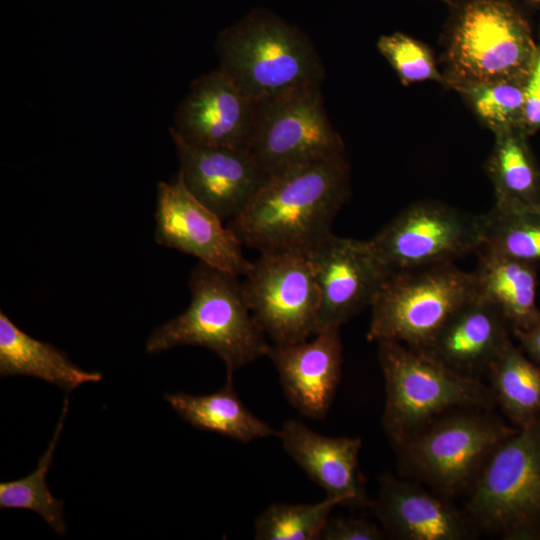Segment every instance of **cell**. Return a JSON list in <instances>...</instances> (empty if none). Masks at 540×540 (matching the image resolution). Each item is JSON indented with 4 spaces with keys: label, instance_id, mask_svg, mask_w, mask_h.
Segmentation results:
<instances>
[{
    "label": "cell",
    "instance_id": "cell-1",
    "mask_svg": "<svg viewBox=\"0 0 540 540\" xmlns=\"http://www.w3.org/2000/svg\"><path fill=\"white\" fill-rule=\"evenodd\" d=\"M350 197L345 154L268 178L227 226L243 246L259 253H307L328 237Z\"/></svg>",
    "mask_w": 540,
    "mask_h": 540
},
{
    "label": "cell",
    "instance_id": "cell-2",
    "mask_svg": "<svg viewBox=\"0 0 540 540\" xmlns=\"http://www.w3.org/2000/svg\"><path fill=\"white\" fill-rule=\"evenodd\" d=\"M215 49L219 68L253 101L321 86L325 77L307 34L265 9L224 29Z\"/></svg>",
    "mask_w": 540,
    "mask_h": 540
},
{
    "label": "cell",
    "instance_id": "cell-3",
    "mask_svg": "<svg viewBox=\"0 0 540 540\" xmlns=\"http://www.w3.org/2000/svg\"><path fill=\"white\" fill-rule=\"evenodd\" d=\"M189 288V306L151 333L145 346L148 354L201 346L218 355L231 379L238 369L267 356L271 345L247 306L237 276L200 262L190 275Z\"/></svg>",
    "mask_w": 540,
    "mask_h": 540
},
{
    "label": "cell",
    "instance_id": "cell-4",
    "mask_svg": "<svg viewBox=\"0 0 540 540\" xmlns=\"http://www.w3.org/2000/svg\"><path fill=\"white\" fill-rule=\"evenodd\" d=\"M385 381L382 426L396 449L454 409H486L495 400L477 377L461 374L423 350L395 341L378 342Z\"/></svg>",
    "mask_w": 540,
    "mask_h": 540
},
{
    "label": "cell",
    "instance_id": "cell-5",
    "mask_svg": "<svg viewBox=\"0 0 540 540\" xmlns=\"http://www.w3.org/2000/svg\"><path fill=\"white\" fill-rule=\"evenodd\" d=\"M528 27L507 0H453L447 21L444 84L468 86L530 79L534 71Z\"/></svg>",
    "mask_w": 540,
    "mask_h": 540
},
{
    "label": "cell",
    "instance_id": "cell-6",
    "mask_svg": "<svg viewBox=\"0 0 540 540\" xmlns=\"http://www.w3.org/2000/svg\"><path fill=\"white\" fill-rule=\"evenodd\" d=\"M463 512L474 529L506 540H540V418L494 451Z\"/></svg>",
    "mask_w": 540,
    "mask_h": 540
},
{
    "label": "cell",
    "instance_id": "cell-7",
    "mask_svg": "<svg viewBox=\"0 0 540 540\" xmlns=\"http://www.w3.org/2000/svg\"><path fill=\"white\" fill-rule=\"evenodd\" d=\"M518 428L478 408L444 414L396 448L400 466L439 495L468 493L494 451Z\"/></svg>",
    "mask_w": 540,
    "mask_h": 540
},
{
    "label": "cell",
    "instance_id": "cell-8",
    "mask_svg": "<svg viewBox=\"0 0 540 540\" xmlns=\"http://www.w3.org/2000/svg\"><path fill=\"white\" fill-rule=\"evenodd\" d=\"M474 297L472 272L454 263L392 273L370 306L367 339L426 350L450 317Z\"/></svg>",
    "mask_w": 540,
    "mask_h": 540
},
{
    "label": "cell",
    "instance_id": "cell-9",
    "mask_svg": "<svg viewBox=\"0 0 540 540\" xmlns=\"http://www.w3.org/2000/svg\"><path fill=\"white\" fill-rule=\"evenodd\" d=\"M254 129L248 152L270 177L345 154L332 126L321 86L254 101Z\"/></svg>",
    "mask_w": 540,
    "mask_h": 540
},
{
    "label": "cell",
    "instance_id": "cell-10",
    "mask_svg": "<svg viewBox=\"0 0 540 540\" xmlns=\"http://www.w3.org/2000/svg\"><path fill=\"white\" fill-rule=\"evenodd\" d=\"M483 229V214L438 201H421L402 210L369 242L392 274L454 263L478 253Z\"/></svg>",
    "mask_w": 540,
    "mask_h": 540
},
{
    "label": "cell",
    "instance_id": "cell-11",
    "mask_svg": "<svg viewBox=\"0 0 540 540\" xmlns=\"http://www.w3.org/2000/svg\"><path fill=\"white\" fill-rule=\"evenodd\" d=\"M243 277L247 306L273 344L297 343L316 334L320 297L305 253H260Z\"/></svg>",
    "mask_w": 540,
    "mask_h": 540
},
{
    "label": "cell",
    "instance_id": "cell-12",
    "mask_svg": "<svg viewBox=\"0 0 540 540\" xmlns=\"http://www.w3.org/2000/svg\"><path fill=\"white\" fill-rule=\"evenodd\" d=\"M319 290L317 332L341 326L371 306L391 274L369 240L331 233L306 253Z\"/></svg>",
    "mask_w": 540,
    "mask_h": 540
},
{
    "label": "cell",
    "instance_id": "cell-13",
    "mask_svg": "<svg viewBox=\"0 0 540 540\" xmlns=\"http://www.w3.org/2000/svg\"><path fill=\"white\" fill-rule=\"evenodd\" d=\"M155 221L159 245L237 277L244 276L252 264L232 230L188 191L179 175L173 182L158 184Z\"/></svg>",
    "mask_w": 540,
    "mask_h": 540
},
{
    "label": "cell",
    "instance_id": "cell-14",
    "mask_svg": "<svg viewBox=\"0 0 540 540\" xmlns=\"http://www.w3.org/2000/svg\"><path fill=\"white\" fill-rule=\"evenodd\" d=\"M255 103L218 67L196 78L178 106L171 135L192 145L248 151Z\"/></svg>",
    "mask_w": 540,
    "mask_h": 540
},
{
    "label": "cell",
    "instance_id": "cell-15",
    "mask_svg": "<svg viewBox=\"0 0 540 540\" xmlns=\"http://www.w3.org/2000/svg\"><path fill=\"white\" fill-rule=\"evenodd\" d=\"M173 140L185 187L223 221L237 217L268 180L248 151Z\"/></svg>",
    "mask_w": 540,
    "mask_h": 540
},
{
    "label": "cell",
    "instance_id": "cell-16",
    "mask_svg": "<svg viewBox=\"0 0 540 540\" xmlns=\"http://www.w3.org/2000/svg\"><path fill=\"white\" fill-rule=\"evenodd\" d=\"M450 499L420 483L391 473L379 478L376 499L370 501L372 515L386 536L402 540H464L474 535L465 513Z\"/></svg>",
    "mask_w": 540,
    "mask_h": 540
},
{
    "label": "cell",
    "instance_id": "cell-17",
    "mask_svg": "<svg viewBox=\"0 0 540 540\" xmlns=\"http://www.w3.org/2000/svg\"><path fill=\"white\" fill-rule=\"evenodd\" d=\"M267 357L276 367L289 403L307 418L323 419L342 373L340 328L320 331L313 339L297 343L273 344Z\"/></svg>",
    "mask_w": 540,
    "mask_h": 540
},
{
    "label": "cell",
    "instance_id": "cell-18",
    "mask_svg": "<svg viewBox=\"0 0 540 540\" xmlns=\"http://www.w3.org/2000/svg\"><path fill=\"white\" fill-rule=\"evenodd\" d=\"M287 455L341 505L369 506L359 470L360 438L321 435L297 420L286 421L277 436Z\"/></svg>",
    "mask_w": 540,
    "mask_h": 540
},
{
    "label": "cell",
    "instance_id": "cell-19",
    "mask_svg": "<svg viewBox=\"0 0 540 540\" xmlns=\"http://www.w3.org/2000/svg\"><path fill=\"white\" fill-rule=\"evenodd\" d=\"M502 314L476 296L461 306L423 350L447 367L467 376L486 371L511 341Z\"/></svg>",
    "mask_w": 540,
    "mask_h": 540
},
{
    "label": "cell",
    "instance_id": "cell-20",
    "mask_svg": "<svg viewBox=\"0 0 540 540\" xmlns=\"http://www.w3.org/2000/svg\"><path fill=\"white\" fill-rule=\"evenodd\" d=\"M472 271L475 296L494 306L511 331L540 319L537 306L538 264L480 250Z\"/></svg>",
    "mask_w": 540,
    "mask_h": 540
},
{
    "label": "cell",
    "instance_id": "cell-21",
    "mask_svg": "<svg viewBox=\"0 0 540 540\" xmlns=\"http://www.w3.org/2000/svg\"><path fill=\"white\" fill-rule=\"evenodd\" d=\"M31 376L70 393L88 382H98L102 374L75 365L53 345L33 338L0 312V376Z\"/></svg>",
    "mask_w": 540,
    "mask_h": 540
},
{
    "label": "cell",
    "instance_id": "cell-22",
    "mask_svg": "<svg viewBox=\"0 0 540 540\" xmlns=\"http://www.w3.org/2000/svg\"><path fill=\"white\" fill-rule=\"evenodd\" d=\"M164 399L183 420L202 431L241 443L278 436L277 430L247 409L231 378H226L221 389L209 394L166 393Z\"/></svg>",
    "mask_w": 540,
    "mask_h": 540
},
{
    "label": "cell",
    "instance_id": "cell-23",
    "mask_svg": "<svg viewBox=\"0 0 540 540\" xmlns=\"http://www.w3.org/2000/svg\"><path fill=\"white\" fill-rule=\"evenodd\" d=\"M491 390L514 427L540 418V366L512 340L487 369Z\"/></svg>",
    "mask_w": 540,
    "mask_h": 540
},
{
    "label": "cell",
    "instance_id": "cell-24",
    "mask_svg": "<svg viewBox=\"0 0 540 540\" xmlns=\"http://www.w3.org/2000/svg\"><path fill=\"white\" fill-rule=\"evenodd\" d=\"M518 129L495 135L486 170L497 204L540 207V175Z\"/></svg>",
    "mask_w": 540,
    "mask_h": 540
},
{
    "label": "cell",
    "instance_id": "cell-25",
    "mask_svg": "<svg viewBox=\"0 0 540 540\" xmlns=\"http://www.w3.org/2000/svg\"><path fill=\"white\" fill-rule=\"evenodd\" d=\"M483 218L480 250L540 264V207L494 203Z\"/></svg>",
    "mask_w": 540,
    "mask_h": 540
},
{
    "label": "cell",
    "instance_id": "cell-26",
    "mask_svg": "<svg viewBox=\"0 0 540 540\" xmlns=\"http://www.w3.org/2000/svg\"><path fill=\"white\" fill-rule=\"evenodd\" d=\"M68 406L69 400L66 397L53 438L39 459L36 469L24 478L0 483L1 509L32 510L39 514L58 535H64L67 531L63 517L64 504L51 493L46 483V476L63 429Z\"/></svg>",
    "mask_w": 540,
    "mask_h": 540
},
{
    "label": "cell",
    "instance_id": "cell-27",
    "mask_svg": "<svg viewBox=\"0 0 540 540\" xmlns=\"http://www.w3.org/2000/svg\"><path fill=\"white\" fill-rule=\"evenodd\" d=\"M341 501L327 497L313 504H273L255 520L257 540L320 539L331 511Z\"/></svg>",
    "mask_w": 540,
    "mask_h": 540
},
{
    "label": "cell",
    "instance_id": "cell-28",
    "mask_svg": "<svg viewBox=\"0 0 540 540\" xmlns=\"http://www.w3.org/2000/svg\"><path fill=\"white\" fill-rule=\"evenodd\" d=\"M530 79L468 86L459 91L478 118L494 133L517 129Z\"/></svg>",
    "mask_w": 540,
    "mask_h": 540
},
{
    "label": "cell",
    "instance_id": "cell-29",
    "mask_svg": "<svg viewBox=\"0 0 540 540\" xmlns=\"http://www.w3.org/2000/svg\"><path fill=\"white\" fill-rule=\"evenodd\" d=\"M380 54L387 60L404 85L424 81L444 83L428 48L401 32L382 35L376 43Z\"/></svg>",
    "mask_w": 540,
    "mask_h": 540
},
{
    "label": "cell",
    "instance_id": "cell-30",
    "mask_svg": "<svg viewBox=\"0 0 540 540\" xmlns=\"http://www.w3.org/2000/svg\"><path fill=\"white\" fill-rule=\"evenodd\" d=\"M386 536L381 526L365 518L331 517L321 533L323 540H380Z\"/></svg>",
    "mask_w": 540,
    "mask_h": 540
},
{
    "label": "cell",
    "instance_id": "cell-31",
    "mask_svg": "<svg viewBox=\"0 0 540 540\" xmlns=\"http://www.w3.org/2000/svg\"><path fill=\"white\" fill-rule=\"evenodd\" d=\"M524 353L540 366V319L522 330L512 331Z\"/></svg>",
    "mask_w": 540,
    "mask_h": 540
},
{
    "label": "cell",
    "instance_id": "cell-32",
    "mask_svg": "<svg viewBox=\"0 0 540 540\" xmlns=\"http://www.w3.org/2000/svg\"><path fill=\"white\" fill-rule=\"evenodd\" d=\"M540 127V94L527 88L518 128L535 130ZM517 128V129H518Z\"/></svg>",
    "mask_w": 540,
    "mask_h": 540
},
{
    "label": "cell",
    "instance_id": "cell-33",
    "mask_svg": "<svg viewBox=\"0 0 540 540\" xmlns=\"http://www.w3.org/2000/svg\"><path fill=\"white\" fill-rule=\"evenodd\" d=\"M528 88L540 94V59L535 65L534 71L528 83Z\"/></svg>",
    "mask_w": 540,
    "mask_h": 540
},
{
    "label": "cell",
    "instance_id": "cell-34",
    "mask_svg": "<svg viewBox=\"0 0 540 540\" xmlns=\"http://www.w3.org/2000/svg\"><path fill=\"white\" fill-rule=\"evenodd\" d=\"M529 1H532V2H539L540 0H529Z\"/></svg>",
    "mask_w": 540,
    "mask_h": 540
}]
</instances>
